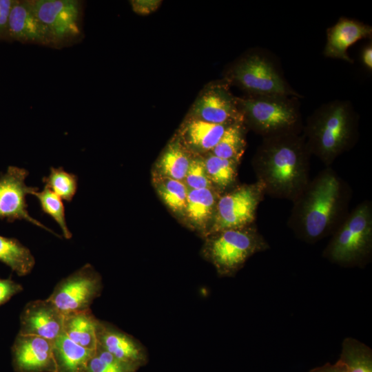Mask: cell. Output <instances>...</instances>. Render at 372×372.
Returning a JSON list of instances; mask_svg holds the SVG:
<instances>
[{
	"label": "cell",
	"instance_id": "cell-18",
	"mask_svg": "<svg viewBox=\"0 0 372 372\" xmlns=\"http://www.w3.org/2000/svg\"><path fill=\"white\" fill-rule=\"evenodd\" d=\"M227 126L190 118L182 125L178 140L191 153L207 154L218 143Z\"/></svg>",
	"mask_w": 372,
	"mask_h": 372
},
{
	"label": "cell",
	"instance_id": "cell-30",
	"mask_svg": "<svg viewBox=\"0 0 372 372\" xmlns=\"http://www.w3.org/2000/svg\"><path fill=\"white\" fill-rule=\"evenodd\" d=\"M138 369L126 364L97 345L85 372H137Z\"/></svg>",
	"mask_w": 372,
	"mask_h": 372
},
{
	"label": "cell",
	"instance_id": "cell-36",
	"mask_svg": "<svg viewBox=\"0 0 372 372\" xmlns=\"http://www.w3.org/2000/svg\"><path fill=\"white\" fill-rule=\"evenodd\" d=\"M361 62L364 67L368 70H372V45L371 43L366 45L361 52Z\"/></svg>",
	"mask_w": 372,
	"mask_h": 372
},
{
	"label": "cell",
	"instance_id": "cell-9",
	"mask_svg": "<svg viewBox=\"0 0 372 372\" xmlns=\"http://www.w3.org/2000/svg\"><path fill=\"white\" fill-rule=\"evenodd\" d=\"M32 10L46 28L52 47H63L82 37V3L77 0L30 1Z\"/></svg>",
	"mask_w": 372,
	"mask_h": 372
},
{
	"label": "cell",
	"instance_id": "cell-35",
	"mask_svg": "<svg viewBox=\"0 0 372 372\" xmlns=\"http://www.w3.org/2000/svg\"><path fill=\"white\" fill-rule=\"evenodd\" d=\"M308 372H348L345 364L338 360L335 363L327 362L322 366L311 369Z\"/></svg>",
	"mask_w": 372,
	"mask_h": 372
},
{
	"label": "cell",
	"instance_id": "cell-25",
	"mask_svg": "<svg viewBox=\"0 0 372 372\" xmlns=\"http://www.w3.org/2000/svg\"><path fill=\"white\" fill-rule=\"evenodd\" d=\"M203 158L207 176L216 190L223 194L234 185L239 162L222 158L210 152Z\"/></svg>",
	"mask_w": 372,
	"mask_h": 372
},
{
	"label": "cell",
	"instance_id": "cell-20",
	"mask_svg": "<svg viewBox=\"0 0 372 372\" xmlns=\"http://www.w3.org/2000/svg\"><path fill=\"white\" fill-rule=\"evenodd\" d=\"M95 351L77 344L61 333L53 340L56 372H85Z\"/></svg>",
	"mask_w": 372,
	"mask_h": 372
},
{
	"label": "cell",
	"instance_id": "cell-21",
	"mask_svg": "<svg viewBox=\"0 0 372 372\" xmlns=\"http://www.w3.org/2000/svg\"><path fill=\"white\" fill-rule=\"evenodd\" d=\"M63 333L77 344L95 350L99 320L91 309L63 314Z\"/></svg>",
	"mask_w": 372,
	"mask_h": 372
},
{
	"label": "cell",
	"instance_id": "cell-33",
	"mask_svg": "<svg viewBox=\"0 0 372 372\" xmlns=\"http://www.w3.org/2000/svg\"><path fill=\"white\" fill-rule=\"evenodd\" d=\"M14 0H0V41L8 37V19Z\"/></svg>",
	"mask_w": 372,
	"mask_h": 372
},
{
	"label": "cell",
	"instance_id": "cell-5",
	"mask_svg": "<svg viewBox=\"0 0 372 372\" xmlns=\"http://www.w3.org/2000/svg\"><path fill=\"white\" fill-rule=\"evenodd\" d=\"M296 96H262L236 98L244 125L262 138L287 134H301L303 130Z\"/></svg>",
	"mask_w": 372,
	"mask_h": 372
},
{
	"label": "cell",
	"instance_id": "cell-19",
	"mask_svg": "<svg viewBox=\"0 0 372 372\" xmlns=\"http://www.w3.org/2000/svg\"><path fill=\"white\" fill-rule=\"evenodd\" d=\"M221 194L214 188L189 189L184 219L205 237Z\"/></svg>",
	"mask_w": 372,
	"mask_h": 372
},
{
	"label": "cell",
	"instance_id": "cell-2",
	"mask_svg": "<svg viewBox=\"0 0 372 372\" xmlns=\"http://www.w3.org/2000/svg\"><path fill=\"white\" fill-rule=\"evenodd\" d=\"M311 156L302 133L263 138L252 165L265 195L294 200L309 181Z\"/></svg>",
	"mask_w": 372,
	"mask_h": 372
},
{
	"label": "cell",
	"instance_id": "cell-1",
	"mask_svg": "<svg viewBox=\"0 0 372 372\" xmlns=\"http://www.w3.org/2000/svg\"><path fill=\"white\" fill-rule=\"evenodd\" d=\"M351 189L326 167L296 197L287 224L295 236L315 243L331 236L349 213Z\"/></svg>",
	"mask_w": 372,
	"mask_h": 372
},
{
	"label": "cell",
	"instance_id": "cell-15",
	"mask_svg": "<svg viewBox=\"0 0 372 372\" xmlns=\"http://www.w3.org/2000/svg\"><path fill=\"white\" fill-rule=\"evenodd\" d=\"M12 355L17 372H56L52 340L18 333Z\"/></svg>",
	"mask_w": 372,
	"mask_h": 372
},
{
	"label": "cell",
	"instance_id": "cell-16",
	"mask_svg": "<svg viewBox=\"0 0 372 372\" xmlns=\"http://www.w3.org/2000/svg\"><path fill=\"white\" fill-rule=\"evenodd\" d=\"M7 41L52 46L48 31L34 14L30 1L14 0L8 19Z\"/></svg>",
	"mask_w": 372,
	"mask_h": 372
},
{
	"label": "cell",
	"instance_id": "cell-24",
	"mask_svg": "<svg viewBox=\"0 0 372 372\" xmlns=\"http://www.w3.org/2000/svg\"><path fill=\"white\" fill-rule=\"evenodd\" d=\"M156 192L164 204L176 216L184 218L188 188L183 181L165 177H153Z\"/></svg>",
	"mask_w": 372,
	"mask_h": 372
},
{
	"label": "cell",
	"instance_id": "cell-10",
	"mask_svg": "<svg viewBox=\"0 0 372 372\" xmlns=\"http://www.w3.org/2000/svg\"><path fill=\"white\" fill-rule=\"evenodd\" d=\"M102 290L101 276L87 263L60 280L48 298L65 314L90 309Z\"/></svg>",
	"mask_w": 372,
	"mask_h": 372
},
{
	"label": "cell",
	"instance_id": "cell-32",
	"mask_svg": "<svg viewBox=\"0 0 372 372\" xmlns=\"http://www.w3.org/2000/svg\"><path fill=\"white\" fill-rule=\"evenodd\" d=\"M23 290L22 286L10 279L0 278V305Z\"/></svg>",
	"mask_w": 372,
	"mask_h": 372
},
{
	"label": "cell",
	"instance_id": "cell-34",
	"mask_svg": "<svg viewBox=\"0 0 372 372\" xmlns=\"http://www.w3.org/2000/svg\"><path fill=\"white\" fill-rule=\"evenodd\" d=\"M161 2L158 0H133L131 1V6L134 12L145 15L157 10Z\"/></svg>",
	"mask_w": 372,
	"mask_h": 372
},
{
	"label": "cell",
	"instance_id": "cell-6",
	"mask_svg": "<svg viewBox=\"0 0 372 372\" xmlns=\"http://www.w3.org/2000/svg\"><path fill=\"white\" fill-rule=\"evenodd\" d=\"M265 238L252 225L220 231L205 237L204 258L216 268L219 276L231 277L253 255L269 249Z\"/></svg>",
	"mask_w": 372,
	"mask_h": 372
},
{
	"label": "cell",
	"instance_id": "cell-14",
	"mask_svg": "<svg viewBox=\"0 0 372 372\" xmlns=\"http://www.w3.org/2000/svg\"><path fill=\"white\" fill-rule=\"evenodd\" d=\"M96 338L98 346L119 361L138 370L148 362L145 347L132 335L112 324L99 320Z\"/></svg>",
	"mask_w": 372,
	"mask_h": 372
},
{
	"label": "cell",
	"instance_id": "cell-29",
	"mask_svg": "<svg viewBox=\"0 0 372 372\" xmlns=\"http://www.w3.org/2000/svg\"><path fill=\"white\" fill-rule=\"evenodd\" d=\"M32 195L38 199L43 212L50 216L59 224L63 237L66 239L71 238L72 234L66 224L62 199L45 186L41 192H34Z\"/></svg>",
	"mask_w": 372,
	"mask_h": 372
},
{
	"label": "cell",
	"instance_id": "cell-23",
	"mask_svg": "<svg viewBox=\"0 0 372 372\" xmlns=\"http://www.w3.org/2000/svg\"><path fill=\"white\" fill-rule=\"evenodd\" d=\"M0 261L19 276L30 273L35 265L31 251L14 238L0 235Z\"/></svg>",
	"mask_w": 372,
	"mask_h": 372
},
{
	"label": "cell",
	"instance_id": "cell-31",
	"mask_svg": "<svg viewBox=\"0 0 372 372\" xmlns=\"http://www.w3.org/2000/svg\"><path fill=\"white\" fill-rule=\"evenodd\" d=\"M183 182L189 189L214 188L207 176L203 156H193Z\"/></svg>",
	"mask_w": 372,
	"mask_h": 372
},
{
	"label": "cell",
	"instance_id": "cell-7",
	"mask_svg": "<svg viewBox=\"0 0 372 372\" xmlns=\"http://www.w3.org/2000/svg\"><path fill=\"white\" fill-rule=\"evenodd\" d=\"M229 77L251 96L300 97L264 52H253L241 58L230 70Z\"/></svg>",
	"mask_w": 372,
	"mask_h": 372
},
{
	"label": "cell",
	"instance_id": "cell-22",
	"mask_svg": "<svg viewBox=\"0 0 372 372\" xmlns=\"http://www.w3.org/2000/svg\"><path fill=\"white\" fill-rule=\"evenodd\" d=\"M192 157V153L178 139H174L158 158L153 176L183 181Z\"/></svg>",
	"mask_w": 372,
	"mask_h": 372
},
{
	"label": "cell",
	"instance_id": "cell-4",
	"mask_svg": "<svg viewBox=\"0 0 372 372\" xmlns=\"http://www.w3.org/2000/svg\"><path fill=\"white\" fill-rule=\"evenodd\" d=\"M331 236L322 251L325 259L344 267L367 265L372 255L371 201L357 205Z\"/></svg>",
	"mask_w": 372,
	"mask_h": 372
},
{
	"label": "cell",
	"instance_id": "cell-11",
	"mask_svg": "<svg viewBox=\"0 0 372 372\" xmlns=\"http://www.w3.org/2000/svg\"><path fill=\"white\" fill-rule=\"evenodd\" d=\"M29 172L24 168L9 166L0 176V219L8 222L24 220L58 236L50 229L32 218L28 213L26 196L39 191L38 187H29L25 179Z\"/></svg>",
	"mask_w": 372,
	"mask_h": 372
},
{
	"label": "cell",
	"instance_id": "cell-8",
	"mask_svg": "<svg viewBox=\"0 0 372 372\" xmlns=\"http://www.w3.org/2000/svg\"><path fill=\"white\" fill-rule=\"evenodd\" d=\"M264 196L263 189L257 181L221 194L206 236L223 230L252 225Z\"/></svg>",
	"mask_w": 372,
	"mask_h": 372
},
{
	"label": "cell",
	"instance_id": "cell-12",
	"mask_svg": "<svg viewBox=\"0 0 372 372\" xmlns=\"http://www.w3.org/2000/svg\"><path fill=\"white\" fill-rule=\"evenodd\" d=\"M191 118L217 125L243 123L236 98L223 85L207 90L197 99L192 107Z\"/></svg>",
	"mask_w": 372,
	"mask_h": 372
},
{
	"label": "cell",
	"instance_id": "cell-17",
	"mask_svg": "<svg viewBox=\"0 0 372 372\" xmlns=\"http://www.w3.org/2000/svg\"><path fill=\"white\" fill-rule=\"evenodd\" d=\"M372 27L359 21L341 17L333 26L327 30V43L324 56L338 59L349 63L354 61L347 53L348 48L358 41L371 38Z\"/></svg>",
	"mask_w": 372,
	"mask_h": 372
},
{
	"label": "cell",
	"instance_id": "cell-28",
	"mask_svg": "<svg viewBox=\"0 0 372 372\" xmlns=\"http://www.w3.org/2000/svg\"><path fill=\"white\" fill-rule=\"evenodd\" d=\"M45 186L61 199L71 202L78 187V177L63 167H51L48 176L43 178Z\"/></svg>",
	"mask_w": 372,
	"mask_h": 372
},
{
	"label": "cell",
	"instance_id": "cell-3",
	"mask_svg": "<svg viewBox=\"0 0 372 372\" xmlns=\"http://www.w3.org/2000/svg\"><path fill=\"white\" fill-rule=\"evenodd\" d=\"M359 116L345 100L323 103L307 118L302 134L311 155L331 167L358 138Z\"/></svg>",
	"mask_w": 372,
	"mask_h": 372
},
{
	"label": "cell",
	"instance_id": "cell-26",
	"mask_svg": "<svg viewBox=\"0 0 372 372\" xmlns=\"http://www.w3.org/2000/svg\"><path fill=\"white\" fill-rule=\"evenodd\" d=\"M245 130L246 127L243 123L228 125L210 153L222 158L240 163L247 145Z\"/></svg>",
	"mask_w": 372,
	"mask_h": 372
},
{
	"label": "cell",
	"instance_id": "cell-13",
	"mask_svg": "<svg viewBox=\"0 0 372 372\" xmlns=\"http://www.w3.org/2000/svg\"><path fill=\"white\" fill-rule=\"evenodd\" d=\"M63 313L48 298L28 302L20 315L19 334L53 341L63 333Z\"/></svg>",
	"mask_w": 372,
	"mask_h": 372
},
{
	"label": "cell",
	"instance_id": "cell-27",
	"mask_svg": "<svg viewBox=\"0 0 372 372\" xmlns=\"http://www.w3.org/2000/svg\"><path fill=\"white\" fill-rule=\"evenodd\" d=\"M348 372H372V350L366 344L351 337L344 338L339 359Z\"/></svg>",
	"mask_w": 372,
	"mask_h": 372
}]
</instances>
